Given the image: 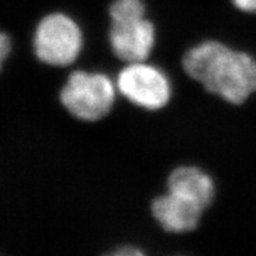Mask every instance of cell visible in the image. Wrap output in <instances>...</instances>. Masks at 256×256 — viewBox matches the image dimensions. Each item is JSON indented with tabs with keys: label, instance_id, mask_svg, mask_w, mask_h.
Masks as SVG:
<instances>
[{
	"label": "cell",
	"instance_id": "1",
	"mask_svg": "<svg viewBox=\"0 0 256 256\" xmlns=\"http://www.w3.org/2000/svg\"><path fill=\"white\" fill-rule=\"evenodd\" d=\"M182 69L204 90L230 104H242L256 92V60L216 40L188 48L182 56Z\"/></svg>",
	"mask_w": 256,
	"mask_h": 256
},
{
	"label": "cell",
	"instance_id": "2",
	"mask_svg": "<svg viewBox=\"0 0 256 256\" xmlns=\"http://www.w3.org/2000/svg\"><path fill=\"white\" fill-rule=\"evenodd\" d=\"M110 51L124 64L148 60L156 42V28L146 17L142 0H114L108 8Z\"/></svg>",
	"mask_w": 256,
	"mask_h": 256
},
{
	"label": "cell",
	"instance_id": "3",
	"mask_svg": "<svg viewBox=\"0 0 256 256\" xmlns=\"http://www.w3.org/2000/svg\"><path fill=\"white\" fill-rule=\"evenodd\" d=\"M118 92L115 80L102 72L78 69L60 89V104L74 119L95 124L113 110Z\"/></svg>",
	"mask_w": 256,
	"mask_h": 256
},
{
	"label": "cell",
	"instance_id": "4",
	"mask_svg": "<svg viewBox=\"0 0 256 256\" xmlns=\"http://www.w3.org/2000/svg\"><path fill=\"white\" fill-rule=\"evenodd\" d=\"M31 46L38 62L54 68H66L81 56L84 34L78 22L69 14L51 12L38 22Z\"/></svg>",
	"mask_w": 256,
	"mask_h": 256
},
{
	"label": "cell",
	"instance_id": "5",
	"mask_svg": "<svg viewBox=\"0 0 256 256\" xmlns=\"http://www.w3.org/2000/svg\"><path fill=\"white\" fill-rule=\"evenodd\" d=\"M115 84L124 100L146 112L162 110L174 96L168 74L147 60L124 64L115 78Z\"/></svg>",
	"mask_w": 256,
	"mask_h": 256
},
{
	"label": "cell",
	"instance_id": "6",
	"mask_svg": "<svg viewBox=\"0 0 256 256\" xmlns=\"http://www.w3.org/2000/svg\"><path fill=\"white\" fill-rule=\"evenodd\" d=\"M150 210L156 223L171 235H185L194 232L206 212L194 202L170 191L153 198Z\"/></svg>",
	"mask_w": 256,
	"mask_h": 256
},
{
	"label": "cell",
	"instance_id": "7",
	"mask_svg": "<svg viewBox=\"0 0 256 256\" xmlns=\"http://www.w3.org/2000/svg\"><path fill=\"white\" fill-rule=\"evenodd\" d=\"M166 191L194 202L208 210L216 198V184L212 177L196 165H179L168 174Z\"/></svg>",
	"mask_w": 256,
	"mask_h": 256
},
{
	"label": "cell",
	"instance_id": "8",
	"mask_svg": "<svg viewBox=\"0 0 256 256\" xmlns=\"http://www.w3.org/2000/svg\"><path fill=\"white\" fill-rule=\"evenodd\" d=\"M12 52V40L6 32L0 31V72Z\"/></svg>",
	"mask_w": 256,
	"mask_h": 256
},
{
	"label": "cell",
	"instance_id": "9",
	"mask_svg": "<svg viewBox=\"0 0 256 256\" xmlns=\"http://www.w3.org/2000/svg\"><path fill=\"white\" fill-rule=\"evenodd\" d=\"M110 254L115 256H136L144 255L145 252H144L142 249L134 247L132 244H124L118 247L116 249H114V250H112Z\"/></svg>",
	"mask_w": 256,
	"mask_h": 256
},
{
	"label": "cell",
	"instance_id": "10",
	"mask_svg": "<svg viewBox=\"0 0 256 256\" xmlns=\"http://www.w3.org/2000/svg\"><path fill=\"white\" fill-rule=\"evenodd\" d=\"M235 8L248 14H256V0H232Z\"/></svg>",
	"mask_w": 256,
	"mask_h": 256
}]
</instances>
